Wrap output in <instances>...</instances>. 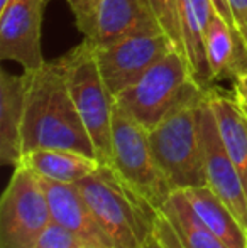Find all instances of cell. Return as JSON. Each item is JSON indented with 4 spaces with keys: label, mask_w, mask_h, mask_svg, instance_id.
Wrapping results in <instances>:
<instances>
[{
    "label": "cell",
    "mask_w": 247,
    "mask_h": 248,
    "mask_svg": "<svg viewBox=\"0 0 247 248\" xmlns=\"http://www.w3.org/2000/svg\"><path fill=\"white\" fill-rule=\"evenodd\" d=\"M207 98L217 118L224 145L241 176L247 194V117L235 96L232 98L214 86L207 90Z\"/></svg>",
    "instance_id": "9a60e30c"
},
{
    "label": "cell",
    "mask_w": 247,
    "mask_h": 248,
    "mask_svg": "<svg viewBox=\"0 0 247 248\" xmlns=\"http://www.w3.org/2000/svg\"><path fill=\"white\" fill-rule=\"evenodd\" d=\"M165 32L151 0H102L90 39L95 46L146 34Z\"/></svg>",
    "instance_id": "8fae6325"
},
{
    "label": "cell",
    "mask_w": 247,
    "mask_h": 248,
    "mask_svg": "<svg viewBox=\"0 0 247 248\" xmlns=\"http://www.w3.org/2000/svg\"><path fill=\"white\" fill-rule=\"evenodd\" d=\"M110 167L134 193L159 209L171 196L173 187L163 174L151 144L149 132L115 103L112 120V164Z\"/></svg>",
    "instance_id": "8992f818"
},
{
    "label": "cell",
    "mask_w": 247,
    "mask_h": 248,
    "mask_svg": "<svg viewBox=\"0 0 247 248\" xmlns=\"http://www.w3.org/2000/svg\"><path fill=\"white\" fill-rule=\"evenodd\" d=\"M198 218L229 248H247V233L229 206L208 186L183 191Z\"/></svg>",
    "instance_id": "e0dca14e"
},
{
    "label": "cell",
    "mask_w": 247,
    "mask_h": 248,
    "mask_svg": "<svg viewBox=\"0 0 247 248\" xmlns=\"http://www.w3.org/2000/svg\"><path fill=\"white\" fill-rule=\"evenodd\" d=\"M241 107H242V110H244V113H246V117H247V105H242L241 103Z\"/></svg>",
    "instance_id": "4316f807"
},
{
    "label": "cell",
    "mask_w": 247,
    "mask_h": 248,
    "mask_svg": "<svg viewBox=\"0 0 247 248\" xmlns=\"http://www.w3.org/2000/svg\"><path fill=\"white\" fill-rule=\"evenodd\" d=\"M27 75L0 71V160L17 167L22 160V125L26 113Z\"/></svg>",
    "instance_id": "4fadbf2b"
},
{
    "label": "cell",
    "mask_w": 247,
    "mask_h": 248,
    "mask_svg": "<svg viewBox=\"0 0 247 248\" xmlns=\"http://www.w3.org/2000/svg\"><path fill=\"white\" fill-rule=\"evenodd\" d=\"M205 51L214 83L237 78L247 69V47L241 32L225 22L217 12L205 29Z\"/></svg>",
    "instance_id": "5bb4252c"
},
{
    "label": "cell",
    "mask_w": 247,
    "mask_h": 248,
    "mask_svg": "<svg viewBox=\"0 0 247 248\" xmlns=\"http://www.w3.org/2000/svg\"><path fill=\"white\" fill-rule=\"evenodd\" d=\"M212 3H214V7H215V10H217L218 16H220L225 22L231 24L234 29H237V24H235L234 14H232V9H231V3H229V0H212Z\"/></svg>",
    "instance_id": "cb8c5ba5"
},
{
    "label": "cell",
    "mask_w": 247,
    "mask_h": 248,
    "mask_svg": "<svg viewBox=\"0 0 247 248\" xmlns=\"http://www.w3.org/2000/svg\"><path fill=\"white\" fill-rule=\"evenodd\" d=\"M51 221L43 179L19 164L0 198V248H34Z\"/></svg>",
    "instance_id": "52a82bcc"
},
{
    "label": "cell",
    "mask_w": 247,
    "mask_h": 248,
    "mask_svg": "<svg viewBox=\"0 0 247 248\" xmlns=\"http://www.w3.org/2000/svg\"><path fill=\"white\" fill-rule=\"evenodd\" d=\"M26 75L24 154L36 149H69L97 159L93 142L76 110L58 61H46L43 68L26 71Z\"/></svg>",
    "instance_id": "6da1fadb"
},
{
    "label": "cell",
    "mask_w": 247,
    "mask_h": 248,
    "mask_svg": "<svg viewBox=\"0 0 247 248\" xmlns=\"http://www.w3.org/2000/svg\"><path fill=\"white\" fill-rule=\"evenodd\" d=\"M20 164L44 179L76 184L92 176L100 162L92 155L69 149H36L24 154Z\"/></svg>",
    "instance_id": "2e32d148"
},
{
    "label": "cell",
    "mask_w": 247,
    "mask_h": 248,
    "mask_svg": "<svg viewBox=\"0 0 247 248\" xmlns=\"http://www.w3.org/2000/svg\"><path fill=\"white\" fill-rule=\"evenodd\" d=\"M234 96L239 103L247 105V69L234 79Z\"/></svg>",
    "instance_id": "d4e9b609"
},
{
    "label": "cell",
    "mask_w": 247,
    "mask_h": 248,
    "mask_svg": "<svg viewBox=\"0 0 247 248\" xmlns=\"http://www.w3.org/2000/svg\"><path fill=\"white\" fill-rule=\"evenodd\" d=\"M7 2H9V0H0V9H2V7L5 5Z\"/></svg>",
    "instance_id": "484cf974"
},
{
    "label": "cell",
    "mask_w": 247,
    "mask_h": 248,
    "mask_svg": "<svg viewBox=\"0 0 247 248\" xmlns=\"http://www.w3.org/2000/svg\"><path fill=\"white\" fill-rule=\"evenodd\" d=\"M203 96L183 103L149 130L152 154L173 191H185L207 184L198 125V105Z\"/></svg>",
    "instance_id": "5b68a950"
},
{
    "label": "cell",
    "mask_w": 247,
    "mask_h": 248,
    "mask_svg": "<svg viewBox=\"0 0 247 248\" xmlns=\"http://www.w3.org/2000/svg\"><path fill=\"white\" fill-rule=\"evenodd\" d=\"M229 3H231L237 29L247 47V0H229Z\"/></svg>",
    "instance_id": "603a6c76"
},
{
    "label": "cell",
    "mask_w": 247,
    "mask_h": 248,
    "mask_svg": "<svg viewBox=\"0 0 247 248\" xmlns=\"http://www.w3.org/2000/svg\"><path fill=\"white\" fill-rule=\"evenodd\" d=\"M173 51H178L173 39L166 32H159L95 46V58L100 73L115 98L120 92L134 85L151 66Z\"/></svg>",
    "instance_id": "ba28073f"
},
{
    "label": "cell",
    "mask_w": 247,
    "mask_h": 248,
    "mask_svg": "<svg viewBox=\"0 0 247 248\" xmlns=\"http://www.w3.org/2000/svg\"><path fill=\"white\" fill-rule=\"evenodd\" d=\"M41 179L46 187L53 221L68 230L85 248H114L76 184Z\"/></svg>",
    "instance_id": "7c38bea8"
},
{
    "label": "cell",
    "mask_w": 247,
    "mask_h": 248,
    "mask_svg": "<svg viewBox=\"0 0 247 248\" xmlns=\"http://www.w3.org/2000/svg\"><path fill=\"white\" fill-rule=\"evenodd\" d=\"M34 248H85L71 233L56 221H51Z\"/></svg>",
    "instance_id": "44dd1931"
},
{
    "label": "cell",
    "mask_w": 247,
    "mask_h": 248,
    "mask_svg": "<svg viewBox=\"0 0 247 248\" xmlns=\"http://www.w3.org/2000/svg\"><path fill=\"white\" fill-rule=\"evenodd\" d=\"M46 0H9L0 9V58L24 71L43 68V12Z\"/></svg>",
    "instance_id": "30bf717a"
},
{
    "label": "cell",
    "mask_w": 247,
    "mask_h": 248,
    "mask_svg": "<svg viewBox=\"0 0 247 248\" xmlns=\"http://www.w3.org/2000/svg\"><path fill=\"white\" fill-rule=\"evenodd\" d=\"M142 248H181L173 226L161 215L159 209H158V219H156V225H154V233H152L151 240Z\"/></svg>",
    "instance_id": "7402d4cb"
},
{
    "label": "cell",
    "mask_w": 247,
    "mask_h": 248,
    "mask_svg": "<svg viewBox=\"0 0 247 248\" xmlns=\"http://www.w3.org/2000/svg\"><path fill=\"white\" fill-rule=\"evenodd\" d=\"M159 211L173 226L181 248H229L198 218L183 191H173Z\"/></svg>",
    "instance_id": "ac0fdd59"
},
{
    "label": "cell",
    "mask_w": 247,
    "mask_h": 248,
    "mask_svg": "<svg viewBox=\"0 0 247 248\" xmlns=\"http://www.w3.org/2000/svg\"><path fill=\"white\" fill-rule=\"evenodd\" d=\"M76 186L114 248H142L151 240L158 209L124 184L110 166L100 164Z\"/></svg>",
    "instance_id": "7a4b0ae2"
},
{
    "label": "cell",
    "mask_w": 247,
    "mask_h": 248,
    "mask_svg": "<svg viewBox=\"0 0 247 248\" xmlns=\"http://www.w3.org/2000/svg\"><path fill=\"white\" fill-rule=\"evenodd\" d=\"M198 125L203 145V167L207 181L205 186L210 187L229 206L247 233V194L241 176L222 140L217 118L208 103L207 92L198 105Z\"/></svg>",
    "instance_id": "9c48e42d"
},
{
    "label": "cell",
    "mask_w": 247,
    "mask_h": 248,
    "mask_svg": "<svg viewBox=\"0 0 247 248\" xmlns=\"http://www.w3.org/2000/svg\"><path fill=\"white\" fill-rule=\"evenodd\" d=\"M205 92L195 83L185 56L173 51L151 66L134 85L120 92L115 103L149 132L173 110L201 98Z\"/></svg>",
    "instance_id": "277c9868"
},
{
    "label": "cell",
    "mask_w": 247,
    "mask_h": 248,
    "mask_svg": "<svg viewBox=\"0 0 247 248\" xmlns=\"http://www.w3.org/2000/svg\"><path fill=\"white\" fill-rule=\"evenodd\" d=\"M75 107L86 127L102 166L112 164V120L115 98L110 93L99 62L95 46L85 39L58 59Z\"/></svg>",
    "instance_id": "3957f363"
},
{
    "label": "cell",
    "mask_w": 247,
    "mask_h": 248,
    "mask_svg": "<svg viewBox=\"0 0 247 248\" xmlns=\"http://www.w3.org/2000/svg\"><path fill=\"white\" fill-rule=\"evenodd\" d=\"M71 10L78 31L85 37H90L95 22V14L102 0H65Z\"/></svg>",
    "instance_id": "ffe728a7"
},
{
    "label": "cell",
    "mask_w": 247,
    "mask_h": 248,
    "mask_svg": "<svg viewBox=\"0 0 247 248\" xmlns=\"http://www.w3.org/2000/svg\"><path fill=\"white\" fill-rule=\"evenodd\" d=\"M154 12L161 22L165 32L173 39L178 51L185 56L181 41V29H180V12H178V0H151ZM186 58V56H185Z\"/></svg>",
    "instance_id": "d6986e66"
}]
</instances>
